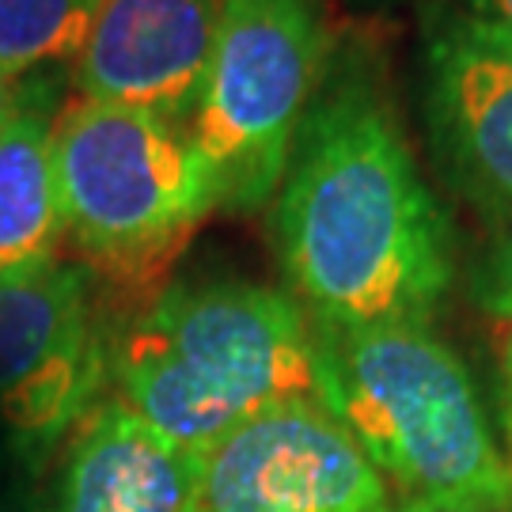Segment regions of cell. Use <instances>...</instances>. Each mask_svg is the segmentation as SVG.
Masks as SVG:
<instances>
[{"instance_id": "6da1fadb", "label": "cell", "mask_w": 512, "mask_h": 512, "mask_svg": "<svg viewBox=\"0 0 512 512\" xmlns=\"http://www.w3.org/2000/svg\"><path fill=\"white\" fill-rule=\"evenodd\" d=\"M285 293L315 327L433 323L456 285V232L380 76L330 61L270 202Z\"/></svg>"}, {"instance_id": "7a4b0ae2", "label": "cell", "mask_w": 512, "mask_h": 512, "mask_svg": "<svg viewBox=\"0 0 512 512\" xmlns=\"http://www.w3.org/2000/svg\"><path fill=\"white\" fill-rule=\"evenodd\" d=\"M110 395L205 456L243 421L319 399L308 311L285 289L247 277L164 285L114 338Z\"/></svg>"}, {"instance_id": "3957f363", "label": "cell", "mask_w": 512, "mask_h": 512, "mask_svg": "<svg viewBox=\"0 0 512 512\" xmlns=\"http://www.w3.org/2000/svg\"><path fill=\"white\" fill-rule=\"evenodd\" d=\"M319 403L403 497L512 512V471L456 349L429 323L315 327Z\"/></svg>"}, {"instance_id": "277c9868", "label": "cell", "mask_w": 512, "mask_h": 512, "mask_svg": "<svg viewBox=\"0 0 512 512\" xmlns=\"http://www.w3.org/2000/svg\"><path fill=\"white\" fill-rule=\"evenodd\" d=\"M65 243L114 289H156L217 213V186L186 122L73 95L54 118Z\"/></svg>"}, {"instance_id": "5b68a950", "label": "cell", "mask_w": 512, "mask_h": 512, "mask_svg": "<svg viewBox=\"0 0 512 512\" xmlns=\"http://www.w3.org/2000/svg\"><path fill=\"white\" fill-rule=\"evenodd\" d=\"M334 54L315 0L220 4L213 54L186 122L217 186V209L239 217L270 209Z\"/></svg>"}, {"instance_id": "8992f818", "label": "cell", "mask_w": 512, "mask_h": 512, "mask_svg": "<svg viewBox=\"0 0 512 512\" xmlns=\"http://www.w3.org/2000/svg\"><path fill=\"white\" fill-rule=\"evenodd\" d=\"M114 338L80 262L0 277V421L19 456L46 459L107 399Z\"/></svg>"}, {"instance_id": "52a82bcc", "label": "cell", "mask_w": 512, "mask_h": 512, "mask_svg": "<svg viewBox=\"0 0 512 512\" xmlns=\"http://www.w3.org/2000/svg\"><path fill=\"white\" fill-rule=\"evenodd\" d=\"M391 486L319 399L281 403L205 452L202 512H384Z\"/></svg>"}, {"instance_id": "ba28073f", "label": "cell", "mask_w": 512, "mask_h": 512, "mask_svg": "<svg viewBox=\"0 0 512 512\" xmlns=\"http://www.w3.org/2000/svg\"><path fill=\"white\" fill-rule=\"evenodd\" d=\"M425 126L448 183L490 228L512 220V46L452 0L425 12Z\"/></svg>"}, {"instance_id": "9c48e42d", "label": "cell", "mask_w": 512, "mask_h": 512, "mask_svg": "<svg viewBox=\"0 0 512 512\" xmlns=\"http://www.w3.org/2000/svg\"><path fill=\"white\" fill-rule=\"evenodd\" d=\"M224 0H99L73 61L76 95L190 122Z\"/></svg>"}, {"instance_id": "30bf717a", "label": "cell", "mask_w": 512, "mask_h": 512, "mask_svg": "<svg viewBox=\"0 0 512 512\" xmlns=\"http://www.w3.org/2000/svg\"><path fill=\"white\" fill-rule=\"evenodd\" d=\"M202 452L156 433L107 395L65 444L46 512H202Z\"/></svg>"}, {"instance_id": "8fae6325", "label": "cell", "mask_w": 512, "mask_h": 512, "mask_svg": "<svg viewBox=\"0 0 512 512\" xmlns=\"http://www.w3.org/2000/svg\"><path fill=\"white\" fill-rule=\"evenodd\" d=\"M57 107L50 88L27 76L23 103L0 133V277L50 266L65 247L54 167Z\"/></svg>"}, {"instance_id": "7c38bea8", "label": "cell", "mask_w": 512, "mask_h": 512, "mask_svg": "<svg viewBox=\"0 0 512 512\" xmlns=\"http://www.w3.org/2000/svg\"><path fill=\"white\" fill-rule=\"evenodd\" d=\"M99 0H0V69L31 76L76 61Z\"/></svg>"}, {"instance_id": "4fadbf2b", "label": "cell", "mask_w": 512, "mask_h": 512, "mask_svg": "<svg viewBox=\"0 0 512 512\" xmlns=\"http://www.w3.org/2000/svg\"><path fill=\"white\" fill-rule=\"evenodd\" d=\"M471 296L486 315L512 323V220L486 239L471 274Z\"/></svg>"}, {"instance_id": "5bb4252c", "label": "cell", "mask_w": 512, "mask_h": 512, "mask_svg": "<svg viewBox=\"0 0 512 512\" xmlns=\"http://www.w3.org/2000/svg\"><path fill=\"white\" fill-rule=\"evenodd\" d=\"M463 16H471L490 35L505 38L512 46V0H452Z\"/></svg>"}, {"instance_id": "9a60e30c", "label": "cell", "mask_w": 512, "mask_h": 512, "mask_svg": "<svg viewBox=\"0 0 512 512\" xmlns=\"http://www.w3.org/2000/svg\"><path fill=\"white\" fill-rule=\"evenodd\" d=\"M23 92H27V76H12L0 69V133L12 122V114L23 103Z\"/></svg>"}, {"instance_id": "2e32d148", "label": "cell", "mask_w": 512, "mask_h": 512, "mask_svg": "<svg viewBox=\"0 0 512 512\" xmlns=\"http://www.w3.org/2000/svg\"><path fill=\"white\" fill-rule=\"evenodd\" d=\"M384 512H494L482 505H459V501H429V497H403L395 505H387Z\"/></svg>"}, {"instance_id": "e0dca14e", "label": "cell", "mask_w": 512, "mask_h": 512, "mask_svg": "<svg viewBox=\"0 0 512 512\" xmlns=\"http://www.w3.org/2000/svg\"><path fill=\"white\" fill-rule=\"evenodd\" d=\"M505 448H509V471H512V323L505 330Z\"/></svg>"}]
</instances>
